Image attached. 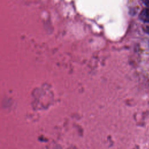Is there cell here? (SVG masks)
<instances>
[{
	"label": "cell",
	"mask_w": 149,
	"mask_h": 149,
	"mask_svg": "<svg viewBox=\"0 0 149 149\" xmlns=\"http://www.w3.org/2000/svg\"><path fill=\"white\" fill-rule=\"evenodd\" d=\"M140 18L145 22H149V9H145L140 14Z\"/></svg>",
	"instance_id": "6da1fadb"
},
{
	"label": "cell",
	"mask_w": 149,
	"mask_h": 149,
	"mask_svg": "<svg viewBox=\"0 0 149 149\" xmlns=\"http://www.w3.org/2000/svg\"><path fill=\"white\" fill-rule=\"evenodd\" d=\"M145 3H146V5L149 6V0H145Z\"/></svg>",
	"instance_id": "7a4b0ae2"
},
{
	"label": "cell",
	"mask_w": 149,
	"mask_h": 149,
	"mask_svg": "<svg viewBox=\"0 0 149 149\" xmlns=\"http://www.w3.org/2000/svg\"><path fill=\"white\" fill-rule=\"evenodd\" d=\"M146 31H147V33H148V34H149V27H147V30H146Z\"/></svg>",
	"instance_id": "3957f363"
}]
</instances>
